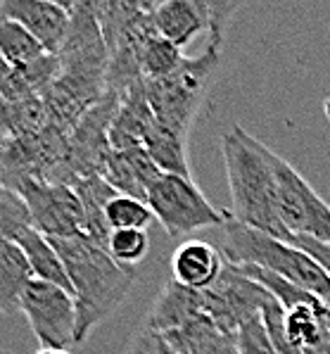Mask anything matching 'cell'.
I'll use <instances>...</instances> for the list:
<instances>
[{
  "label": "cell",
  "mask_w": 330,
  "mask_h": 354,
  "mask_svg": "<svg viewBox=\"0 0 330 354\" xmlns=\"http://www.w3.org/2000/svg\"><path fill=\"white\" fill-rule=\"evenodd\" d=\"M43 53L46 50L41 48V43L19 21L0 12V55L10 67H21V64L31 62Z\"/></svg>",
  "instance_id": "obj_23"
},
{
  "label": "cell",
  "mask_w": 330,
  "mask_h": 354,
  "mask_svg": "<svg viewBox=\"0 0 330 354\" xmlns=\"http://www.w3.org/2000/svg\"><path fill=\"white\" fill-rule=\"evenodd\" d=\"M235 352L237 354H278L269 337L266 328H264L262 317H252L250 321L240 326L235 333Z\"/></svg>",
  "instance_id": "obj_28"
},
{
  "label": "cell",
  "mask_w": 330,
  "mask_h": 354,
  "mask_svg": "<svg viewBox=\"0 0 330 354\" xmlns=\"http://www.w3.org/2000/svg\"><path fill=\"white\" fill-rule=\"evenodd\" d=\"M57 76L59 57L52 53H43L31 62L10 69V74L0 84V97L5 102H21L29 97H39Z\"/></svg>",
  "instance_id": "obj_18"
},
{
  "label": "cell",
  "mask_w": 330,
  "mask_h": 354,
  "mask_svg": "<svg viewBox=\"0 0 330 354\" xmlns=\"http://www.w3.org/2000/svg\"><path fill=\"white\" fill-rule=\"evenodd\" d=\"M107 224L112 231H145L155 221V214L150 212L148 203L128 195H115L105 209Z\"/></svg>",
  "instance_id": "obj_25"
},
{
  "label": "cell",
  "mask_w": 330,
  "mask_h": 354,
  "mask_svg": "<svg viewBox=\"0 0 330 354\" xmlns=\"http://www.w3.org/2000/svg\"><path fill=\"white\" fill-rule=\"evenodd\" d=\"M240 8H242L240 3H229V0H221V3L207 0V34H209L207 48L221 50L224 38H226V29H229V21L233 19V15Z\"/></svg>",
  "instance_id": "obj_30"
},
{
  "label": "cell",
  "mask_w": 330,
  "mask_h": 354,
  "mask_svg": "<svg viewBox=\"0 0 330 354\" xmlns=\"http://www.w3.org/2000/svg\"><path fill=\"white\" fill-rule=\"evenodd\" d=\"M153 17L157 34L183 50L195 36L207 31V0H164L155 5Z\"/></svg>",
  "instance_id": "obj_16"
},
{
  "label": "cell",
  "mask_w": 330,
  "mask_h": 354,
  "mask_svg": "<svg viewBox=\"0 0 330 354\" xmlns=\"http://www.w3.org/2000/svg\"><path fill=\"white\" fill-rule=\"evenodd\" d=\"M221 152L229 176L231 216L242 226L288 241L290 233L285 231L278 214V152L247 133L242 127H233L221 136Z\"/></svg>",
  "instance_id": "obj_1"
},
{
  "label": "cell",
  "mask_w": 330,
  "mask_h": 354,
  "mask_svg": "<svg viewBox=\"0 0 330 354\" xmlns=\"http://www.w3.org/2000/svg\"><path fill=\"white\" fill-rule=\"evenodd\" d=\"M164 335L176 354H237L235 335L224 333L207 317L195 319L193 324Z\"/></svg>",
  "instance_id": "obj_20"
},
{
  "label": "cell",
  "mask_w": 330,
  "mask_h": 354,
  "mask_svg": "<svg viewBox=\"0 0 330 354\" xmlns=\"http://www.w3.org/2000/svg\"><path fill=\"white\" fill-rule=\"evenodd\" d=\"M226 269V259L219 248L204 241H183L171 254V276L176 283L191 290H207L214 286L221 271Z\"/></svg>",
  "instance_id": "obj_13"
},
{
  "label": "cell",
  "mask_w": 330,
  "mask_h": 354,
  "mask_svg": "<svg viewBox=\"0 0 330 354\" xmlns=\"http://www.w3.org/2000/svg\"><path fill=\"white\" fill-rule=\"evenodd\" d=\"M202 317V290H191L181 283L169 281L145 317V328L157 333H171Z\"/></svg>",
  "instance_id": "obj_15"
},
{
  "label": "cell",
  "mask_w": 330,
  "mask_h": 354,
  "mask_svg": "<svg viewBox=\"0 0 330 354\" xmlns=\"http://www.w3.org/2000/svg\"><path fill=\"white\" fill-rule=\"evenodd\" d=\"M275 181H278V214L285 231L290 236L330 245V205L280 155H275Z\"/></svg>",
  "instance_id": "obj_6"
},
{
  "label": "cell",
  "mask_w": 330,
  "mask_h": 354,
  "mask_svg": "<svg viewBox=\"0 0 330 354\" xmlns=\"http://www.w3.org/2000/svg\"><path fill=\"white\" fill-rule=\"evenodd\" d=\"M153 124L155 114L150 110L143 81H140V84H133L131 88H126L124 93H119V107L110 127V148H143V140Z\"/></svg>",
  "instance_id": "obj_14"
},
{
  "label": "cell",
  "mask_w": 330,
  "mask_h": 354,
  "mask_svg": "<svg viewBox=\"0 0 330 354\" xmlns=\"http://www.w3.org/2000/svg\"><path fill=\"white\" fill-rule=\"evenodd\" d=\"M10 69H12V67H10V64L3 59V55H0V84H3V81H5V76L10 74Z\"/></svg>",
  "instance_id": "obj_34"
},
{
  "label": "cell",
  "mask_w": 330,
  "mask_h": 354,
  "mask_svg": "<svg viewBox=\"0 0 330 354\" xmlns=\"http://www.w3.org/2000/svg\"><path fill=\"white\" fill-rule=\"evenodd\" d=\"M100 176L119 195H128V198H136L145 203L150 188L157 183L162 171L150 160L145 148H128V150H110V155L105 157V165L100 169Z\"/></svg>",
  "instance_id": "obj_12"
},
{
  "label": "cell",
  "mask_w": 330,
  "mask_h": 354,
  "mask_svg": "<svg viewBox=\"0 0 330 354\" xmlns=\"http://www.w3.org/2000/svg\"><path fill=\"white\" fill-rule=\"evenodd\" d=\"M17 138L12 129V112H10V102H5L0 97V152L5 150V145L12 143Z\"/></svg>",
  "instance_id": "obj_33"
},
{
  "label": "cell",
  "mask_w": 330,
  "mask_h": 354,
  "mask_svg": "<svg viewBox=\"0 0 330 354\" xmlns=\"http://www.w3.org/2000/svg\"><path fill=\"white\" fill-rule=\"evenodd\" d=\"M326 317H328V328H330V299H326Z\"/></svg>",
  "instance_id": "obj_36"
},
{
  "label": "cell",
  "mask_w": 330,
  "mask_h": 354,
  "mask_svg": "<svg viewBox=\"0 0 330 354\" xmlns=\"http://www.w3.org/2000/svg\"><path fill=\"white\" fill-rule=\"evenodd\" d=\"M14 193L29 207L31 224L41 236L50 238H74L84 231V209L69 186L64 183L39 181V178H21L14 183Z\"/></svg>",
  "instance_id": "obj_8"
},
{
  "label": "cell",
  "mask_w": 330,
  "mask_h": 354,
  "mask_svg": "<svg viewBox=\"0 0 330 354\" xmlns=\"http://www.w3.org/2000/svg\"><path fill=\"white\" fill-rule=\"evenodd\" d=\"M259 317H262V321H264V328H266L269 337H271L275 352L278 354H295L290 347V342H288V330H285L288 312H285L283 304H280L275 297H269L266 302H264Z\"/></svg>",
  "instance_id": "obj_29"
},
{
  "label": "cell",
  "mask_w": 330,
  "mask_h": 354,
  "mask_svg": "<svg viewBox=\"0 0 330 354\" xmlns=\"http://www.w3.org/2000/svg\"><path fill=\"white\" fill-rule=\"evenodd\" d=\"M69 188L77 193L81 209H84V231H81V236H86L88 241H93L95 245L107 250L112 228L107 224L105 209H107V205H110V200L119 193L100 176V174L79 178V181H74Z\"/></svg>",
  "instance_id": "obj_17"
},
{
  "label": "cell",
  "mask_w": 330,
  "mask_h": 354,
  "mask_svg": "<svg viewBox=\"0 0 330 354\" xmlns=\"http://www.w3.org/2000/svg\"><path fill=\"white\" fill-rule=\"evenodd\" d=\"M143 148L150 160L159 167L162 174H176V176L193 178L191 162H188V138L174 133L162 124H153L143 140Z\"/></svg>",
  "instance_id": "obj_21"
},
{
  "label": "cell",
  "mask_w": 330,
  "mask_h": 354,
  "mask_svg": "<svg viewBox=\"0 0 330 354\" xmlns=\"http://www.w3.org/2000/svg\"><path fill=\"white\" fill-rule=\"evenodd\" d=\"M39 354H72L69 350H41Z\"/></svg>",
  "instance_id": "obj_35"
},
{
  "label": "cell",
  "mask_w": 330,
  "mask_h": 354,
  "mask_svg": "<svg viewBox=\"0 0 330 354\" xmlns=\"http://www.w3.org/2000/svg\"><path fill=\"white\" fill-rule=\"evenodd\" d=\"M126 354H176V350L171 347L164 333H157V330H150L143 326V330L131 340Z\"/></svg>",
  "instance_id": "obj_31"
},
{
  "label": "cell",
  "mask_w": 330,
  "mask_h": 354,
  "mask_svg": "<svg viewBox=\"0 0 330 354\" xmlns=\"http://www.w3.org/2000/svg\"><path fill=\"white\" fill-rule=\"evenodd\" d=\"M31 224L29 207L19 198V193L0 186V233L5 236L8 243H17L21 233H26Z\"/></svg>",
  "instance_id": "obj_26"
},
{
  "label": "cell",
  "mask_w": 330,
  "mask_h": 354,
  "mask_svg": "<svg viewBox=\"0 0 330 354\" xmlns=\"http://www.w3.org/2000/svg\"><path fill=\"white\" fill-rule=\"evenodd\" d=\"M219 64L221 50L204 48L202 55L183 57L174 74L164 76V79L143 81L145 97L155 114V122L188 138L204 93L209 88V81L219 69Z\"/></svg>",
  "instance_id": "obj_4"
},
{
  "label": "cell",
  "mask_w": 330,
  "mask_h": 354,
  "mask_svg": "<svg viewBox=\"0 0 330 354\" xmlns=\"http://www.w3.org/2000/svg\"><path fill=\"white\" fill-rule=\"evenodd\" d=\"M150 250V236L148 231H112L110 243H107V252L124 266H136L138 261Z\"/></svg>",
  "instance_id": "obj_27"
},
{
  "label": "cell",
  "mask_w": 330,
  "mask_h": 354,
  "mask_svg": "<svg viewBox=\"0 0 330 354\" xmlns=\"http://www.w3.org/2000/svg\"><path fill=\"white\" fill-rule=\"evenodd\" d=\"M183 57L186 55H183L181 48H176L174 43L155 34L143 46V53H140V74H143L145 81L164 79V76L176 72Z\"/></svg>",
  "instance_id": "obj_24"
},
{
  "label": "cell",
  "mask_w": 330,
  "mask_h": 354,
  "mask_svg": "<svg viewBox=\"0 0 330 354\" xmlns=\"http://www.w3.org/2000/svg\"><path fill=\"white\" fill-rule=\"evenodd\" d=\"M145 203L171 238H186L202 228H221L231 219V212L216 209L193 178L176 174H162Z\"/></svg>",
  "instance_id": "obj_5"
},
{
  "label": "cell",
  "mask_w": 330,
  "mask_h": 354,
  "mask_svg": "<svg viewBox=\"0 0 330 354\" xmlns=\"http://www.w3.org/2000/svg\"><path fill=\"white\" fill-rule=\"evenodd\" d=\"M50 243L62 257L69 283H72V295L77 302L79 345L122 307L136 283V269L119 264L105 248L88 241L86 236L55 238Z\"/></svg>",
  "instance_id": "obj_2"
},
{
  "label": "cell",
  "mask_w": 330,
  "mask_h": 354,
  "mask_svg": "<svg viewBox=\"0 0 330 354\" xmlns=\"http://www.w3.org/2000/svg\"><path fill=\"white\" fill-rule=\"evenodd\" d=\"M34 281L24 252L17 243H8L0 248V314L19 312L21 295L26 286Z\"/></svg>",
  "instance_id": "obj_22"
},
{
  "label": "cell",
  "mask_w": 330,
  "mask_h": 354,
  "mask_svg": "<svg viewBox=\"0 0 330 354\" xmlns=\"http://www.w3.org/2000/svg\"><path fill=\"white\" fill-rule=\"evenodd\" d=\"M19 312L43 350H69L77 345V302L64 288L34 279L21 295Z\"/></svg>",
  "instance_id": "obj_7"
},
{
  "label": "cell",
  "mask_w": 330,
  "mask_h": 354,
  "mask_svg": "<svg viewBox=\"0 0 330 354\" xmlns=\"http://www.w3.org/2000/svg\"><path fill=\"white\" fill-rule=\"evenodd\" d=\"M221 254L229 264L259 266L318 299H330V279L316 259L283 238L242 226L231 216L221 226Z\"/></svg>",
  "instance_id": "obj_3"
},
{
  "label": "cell",
  "mask_w": 330,
  "mask_h": 354,
  "mask_svg": "<svg viewBox=\"0 0 330 354\" xmlns=\"http://www.w3.org/2000/svg\"><path fill=\"white\" fill-rule=\"evenodd\" d=\"M119 107V93L107 91L69 133L67 150V186L84 176L100 174L105 157L110 155V127Z\"/></svg>",
  "instance_id": "obj_10"
},
{
  "label": "cell",
  "mask_w": 330,
  "mask_h": 354,
  "mask_svg": "<svg viewBox=\"0 0 330 354\" xmlns=\"http://www.w3.org/2000/svg\"><path fill=\"white\" fill-rule=\"evenodd\" d=\"M0 12L19 21L41 43L43 50L52 55H57L62 48L72 21L69 3H57V0H3Z\"/></svg>",
  "instance_id": "obj_11"
},
{
  "label": "cell",
  "mask_w": 330,
  "mask_h": 354,
  "mask_svg": "<svg viewBox=\"0 0 330 354\" xmlns=\"http://www.w3.org/2000/svg\"><path fill=\"white\" fill-rule=\"evenodd\" d=\"M288 243H292L295 248H300V250H304L309 257L316 259L318 264H321V269L326 271L328 279H330V245L316 243V241H311V238H302V236H290Z\"/></svg>",
  "instance_id": "obj_32"
},
{
  "label": "cell",
  "mask_w": 330,
  "mask_h": 354,
  "mask_svg": "<svg viewBox=\"0 0 330 354\" xmlns=\"http://www.w3.org/2000/svg\"><path fill=\"white\" fill-rule=\"evenodd\" d=\"M269 297L271 295L259 283L242 276L233 264L226 261V269L214 286L202 290V312L224 333L235 335L245 321L262 312Z\"/></svg>",
  "instance_id": "obj_9"
},
{
  "label": "cell",
  "mask_w": 330,
  "mask_h": 354,
  "mask_svg": "<svg viewBox=\"0 0 330 354\" xmlns=\"http://www.w3.org/2000/svg\"><path fill=\"white\" fill-rule=\"evenodd\" d=\"M17 245L21 252H24L26 261H29L31 276H34L36 281L50 283V286L64 288L67 292H72V283H69L67 269H64L62 257L57 254L50 238L41 236L36 228H29V231L21 233L17 238Z\"/></svg>",
  "instance_id": "obj_19"
}]
</instances>
